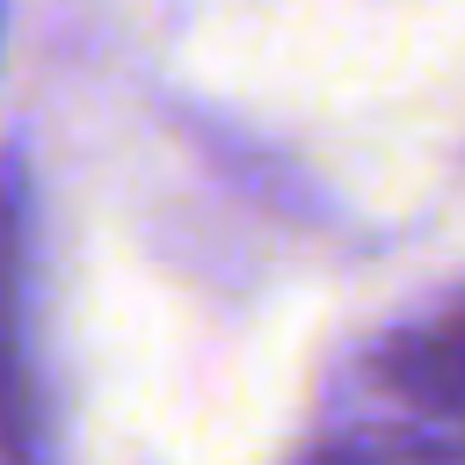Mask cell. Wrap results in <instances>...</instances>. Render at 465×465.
Wrapping results in <instances>:
<instances>
[{"instance_id":"7a4b0ae2","label":"cell","mask_w":465,"mask_h":465,"mask_svg":"<svg viewBox=\"0 0 465 465\" xmlns=\"http://www.w3.org/2000/svg\"><path fill=\"white\" fill-rule=\"evenodd\" d=\"M385 385L407 392L414 407L429 414H458V320H429V327H407L392 349H385Z\"/></svg>"},{"instance_id":"3957f363","label":"cell","mask_w":465,"mask_h":465,"mask_svg":"<svg viewBox=\"0 0 465 465\" xmlns=\"http://www.w3.org/2000/svg\"><path fill=\"white\" fill-rule=\"evenodd\" d=\"M305 465H385L378 450H363V443H327V450H312Z\"/></svg>"},{"instance_id":"6da1fadb","label":"cell","mask_w":465,"mask_h":465,"mask_svg":"<svg viewBox=\"0 0 465 465\" xmlns=\"http://www.w3.org/2000/svg\"><path fill=\"white\" fill-rule=\"evenodd\" d=\"M36 436H44V407L29 363V167L7 145L0 153V465H44Z\"/></svg>"}]
</instances>
